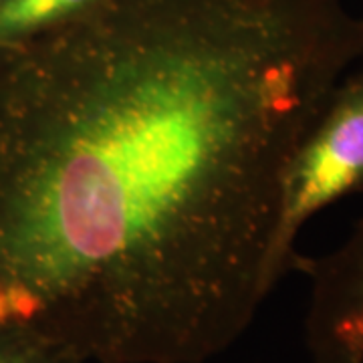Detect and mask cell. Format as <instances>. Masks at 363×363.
Here are the masks:
<instances>
[{
    "instance_id": "obj_3",
    "label": "cell",
    "mask_w": 363,
    "mask_h": 363,
    "mask_svg": "<svg viewBox=\"0 0 363 363\" xmlns=\"http://www.w3.org/2000/svg\"><path fill=\"white\" fill-rule=\"evenodd\" d=\"M309 279L305 345L311 363H363V218L323 257H295Z\"/></svg>"
},
{
    "instance_id": "obj_1",
    "label": "cell",
    "mask_w": 363,
    "mask_h": 363,
    "mask_svg": "<svg viewBox=\"0 0 363 363\" xmlns=\"http://www.w3.org/2000/svg\"><path fill=\"white\" fill-rule=\"evenodd\" d=\"M343 0H93L0 45V327L206 363L274 291L285 172L350 69Z\"/></svg>"
},
{
    "instance_id": "obj_5",
    "label": "cell",
    "mask_w": 363,
    "mask_h": 363,
    "mask_svg": "<svg viewBox=\"0 0 363 363\" xmlns=\"http://www.w3.org/2000/svg\"><path fill=\"white\" fill-rule=\"evenodd\" d=\"M0 363H77L40 339L0 327Z\"/></svg>"
},
{
    "instance_id": "obj_6",
    "label": "cell",
    "mask_w": 363,
    "mask_h": 363,
    "mask_svg": "<svg viewBox=\"0 0 363 363\" xmlns=\"http://www.w3.org/2000/svg\"><path fill=\"white\" fill-rule=\"evenodd\" d=\"M362 67H363V65H362Z\"/></svg>"
},
{
    "instance_id": "obj_2",
    "label": "cell",
    "mask_w": 363,
    "mask_h": 363,
    "mask_svg": "<svg viewBox=\"0 0 363 363\" xmlns=\"http://www.w3.org/2000/svg\"><path fill=\"white\" fill-rule=\"evenodd\" d=\"M359 190H363V67L343 79L286 166L271 247L274 285L293 269L301 228L319 210Z\"/></svg>"
},
{
    "instance_id": "obj_4",
    "label": "cell",
    "mask_w": 363,
    "mask_h": 363,
    "mask_svg": "<svg viewBox=\"0 0 363 363\" xmlns=\"http://www.w3.org/2000/svg\"><path fill=\"white\" fill-rule=\"evenodd\" d=\"M93 0H0V45L18 43L81 13Z\"/></svg>"
}]
</instances>
